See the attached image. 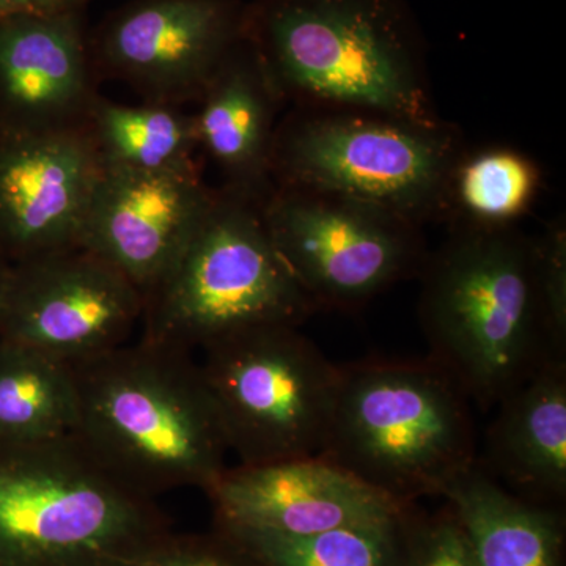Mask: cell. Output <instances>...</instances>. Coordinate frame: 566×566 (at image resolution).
Wrapping results in <instances>:
<instances>
[{
	"instance_id": "1",
	"label": "cell",
	"mask_w": 566,
	"mask_h": 566,
	"mask_svg": "<svg viewBox=\"0 0 566 566\" xmlns=\"http://www.w3.org/2000/svg\"><path fill=\"white\" fill-rule=\"evenodd\" d=\"M428 356L488 412L546 364L551 342L538 290L535 238L516 226L450 223L419 274Z\"/></svg>"
},
{
	"instance_id": "2",
	"label": "cell",
	"mask_w": 566,
	"mask_h": 566,
	"mask_svg": "<svg viewBox=\"0 0 566 566\" xmlns=\"http://www.w3.org/2000/svg\"><path fill=\"white\" fill-rule=\"evenodd\" d=\"M243 36L293 109L441 120L401 0H255Z\"/></svg>"
},
{
	"instance_id": "3",
	"label": "cell",
	"mask_w": 566,
	"mask_h": 566,
	"mask_svg": "<svg viewBox=\"0 0 566 566\" xmlns=\"http://www.w3.org/2000/svg\"><path fill=\"white\" fill-rule=\"evenodd\" d=\"M71 367L73 434L126 490L205 491L226 471L229 441L192 353L139 338Z\"/></svg>"
},
{
	"instance_id": "4",
	"label": "cell",
	"mask_w": 566,
	"mask_h": 566,
	"mask_svg": "<svg viewBox=\"0 0 566 566\" xmlns=\"http://www.w3.org/2000/svg\"><path fill=\"white\" fill-rule=\"evenodd\" d=\"M474 408L430 356L342 364L319 455L400 504L442 497L475 464Z\"/></svg>"
},
{
	"instance_id": "5",
	"label": "cell",
	"mask_w": 566,
	"mask_h": 566,
	"mask_svg": "<svg viewBox=\"0 0 566 566\" xmlns=\"http://www.w3.org/2000/svg\"><path fill=\"white\" fill-rule=\"evenodd\" d=\"M158 543L150 499L76 436L0 442V566H134Z\"/></svg>"
},
{
	"instance_id": "6",
	"label": "cell",
	"mask_w": 566,
	"mask_h": 566,
	"mask_svg": "<svg viewBox=\"0 0 566 566\" xmlns=\"http://www.w3.org/2000/svg\"><path fill=\"white\" fill-rule=\"evenodd\" d=\"M262 205L216 189L191 240L144 297L140 338L193 354L240 331L300 327L318 314L279 255Z\"/></svg>"
},
{
	"instance_id": "7",
	"label": "cell",
	"mask_w": 566,
	"mask_h": 566,
	"mask_svg": "<svg viewBox=\"0 0 566 566\" xmlns=\"http://www.w3.org/2000/svg\"><path fill=\"white\" fill-rule=\"evenodd\" d=\"M460 128L357 111L293 109L279 122L274 185L344 193L423 227L449 222Z\"/></svg>"
},
{
	"instance_id": "8",
	"label": "cell",
	"mask_w": 566,
	"mask_h": 566,
	"mask_svg": "<svg viewBox=\"0 0 566 566\" xmlns=\"http://www.w3.org/2000/svg\"><path fill=\"white\" fill-rule=\"evenodd\" d=\"M202 354L205 382L240 464L319 455L338 365L297 326L251 327L208 345Z\"/></svg>"
},
{
	"instance_id": "9",
	"label": "cell",
	"mask_w": 566,
	"mask_h": 566,
	"mask_svg": "<svg viewBox=\"0 0 566 566\" xmlns=\"http://www.w3.org/2000/svg\"><path fill=\"white\" fill-rule=\"evenodd\" d=\"M279 255L318 312L360 311L428 259L423 227L344 193L275 185L262 205Z\"/></svg>"
},
{
	"instance_id": "10",
	"label": "cell",
	"mask_w": 566,
	"mask_h": 566,
	"mask_svg": "<svg viewBox=\"0 0 566 566\" xmlns=\"http://www.w3.org/2000/svg\"><path fill=\"white\" fill-rule=\"evenodd\" d=\"M144 296L122 271L84 245L11 266L0 305V340L70 365L129 344Z\"/></svg>"
},
{
	"instance_id": "11",
	"label": "cell",
	"mask_w": 566,
	"mask_h": 566,
	"mask_svg": "<svg viewBox=\"0 0 566 566\" xmlns=\"http://www.w3.org/2000/svg\"><path fill=\"white\" fill-rule=\"evenodd\" d=\"M244 11L237 0H133L88 39L93 65L142 102L199 103L243 39Z\"/></svg>"
},
{
	"instance_id": "12",
	"label": "cell",
	"mask_w": 566,
	"mask_h": 566,
	"mask_svg": "<svg viewBox=\"0 0 566 566\" xmlns=\"http://www.w3.org/2000/svg\"><path fill=\"white\" fill-rule=\"evenodd\" d=\"M214 193L199 167L103 169L80 243L114 264L145 297L191 240Z\"/></svg>"
},
{
	"instance_id": "13",
	"label": "cell",
	"mask_w": 566,
	"mask_h": 566,
	"mask_svg": "<svg viewBox=\"0 0 566 566\" xmlns=\"http://www.w3.org/2000/svg\"><path fill=\"white\" fill-rule=\"evenodd\" d=\"M102 170L87 128L0 133V252L11 264L81 245Z\"/></svg>"
},
{
	"instance_id": "14",
	"label": "cell",
	"mask_w": 566,
	"mask_h": 566,
	"mask_svg": "<svg viewBox=\"0 0 566 566\" xmlns=\"http://www.w3.org/2000/svg\"><path fill=\"white\" fill-rule=\"evenodd\" d=\"M222 526L312 535L397 521L405 504L365 485L322 455L238 464L205 490Z\"/></svg>"
},
{
	"instance_id": "15",
	"label": "cell",
	"mask_w": 566,
	"mask_h": 566,
	"mask_svg": "<svg viewBox=\"0 0 566 566\" xmlns=\"http://www.w3.org/2000/svg\"><path fill=\"white\" fill-rule=\"evenodd\" d=\"M98 80L82 11L0 17V133L87 128Z\"/></svg>"
},
{
	"instance_id": "16",
	"label": "cell",
	"mask_w": 566,
	"mask_h": 566,
	"mask_svg": "<svg viewBox=\"0 0 566 566\" xmlns=\"http://www.w3.org/2000/svg\"><path fill=\"white\" fill-rule=\"evenodd\" d=\"M199 104L193 114L199 147L222 174L223 188L264 202L275 186L273 148L283 103L244 36Z\"/></svg>"
},
{
	"instance_id": "17",
	"label": "cell",
	"mask_w": 566,
	"mask_h": 566,
	"mask_svg": "<svg viewBox=\"0 0 566 566\" xmlns=\"http://www.w3.org/2000/svg\"><path fill=\"white\" fill-rule=\"evenodd\" d=\"M475 464L532 504L566 501V360L539 368L497 406Z\"/></svg>"
},
{
	"instance_id": "18",
	"label": "cell",
	"mask_w": 566,
	"mask_h": 566,
	"mask_svg": "<svg viewBox=\"0 0 566 566\" xmlns=\"http://www.w3.org/2000/svg\"><path fill=\"white\" fill-rule=\"evenodd\" d=\"M442 497L463 528L476 566H562L564 513L532 504L474 464Z\"/></svg>"
},
{
	"instance_id": "19",
	"label": "cell",
	"mask_w": 566,
	"mask_h": 566,
	"mask_svg": "<svg viewBox=\"0 0 566 566\" xmlns=\"http://www.w3.org/2000/svg\"><path fill=\"white\" fill-rule=\"evenodd\" d=\"M103 169L181 170L197 167L196 117L170 104H120L99 95L87 120Z\"/></svg>"
},
{
	"instance_id": "20",
	"label": "cell",
	"mask_w": 566,
	"mask_h": 566,
	"mask_svg": "<svg viewBox=\"0 0 566 566\" xmlns=\"http://www.w3.org/2000/svg\"><path fill=\"white\" fill-rule=\"evenodd\" d=\"M77 427V387L70 364L31 346L0 340V442L48 441Z\"/></svg>"
},
{
	"instance_id": "21",
	"label": "cell",
	"mask_w": 566,
	"mask_h": 566,
	"mask_svg": "<svg viewBox=\"0 0 566 566\" xmlns=\"http://www.w3.org/2000/svg\"><path fill=\"white\" fill-rule=\"evenodd\" d=\"M542 182L526 153L501 145L465 148L450 178L449 223L513 227L534 207Z\"/></svg>"
},
{
	"instance_id": "22",
	"label": "cell",
	"mask_w": 566,
	"mask_h": 566,
	"mask_svg": "<svg viewBox=\"0 0 566 566\" xmlns=\"http://www.w3.org/2000/svg\"><path fill=\"white\" fill-rule=\"evenodd\" d=\"M400 517L381 526L335 528L312 535L222 527L262 566H397Z\"/></svg>"
},
{
	"instance_id": "23",
	"label": "cell",
	"mask_w": 566,
	"mask_h": 566,
	"mask_svg": "<svg viewBox=\"0 0 566 566\" xmlns=\"http://www.w3.org/2000/svg\"><path fill=\"white\" fill-rule=\"evenodd\" d=\"M397 566H476L452 509L433 515L406 506L398 521Z\"/></svg>"
},
{
	"instance_id": "24",
	"label": "cell",
	"mask_w": 566,
	"mask_h": 566,
	"mask_svg": "<svg viewBox=\"0 0 566 566\" xmlns=\"http://www.w3.org/2000/svg\"><path fill=\"white\" fill-rule=\"evenodd\" d=\"M543 316L558 356L566 357V221L557 216L535 237Z\"/></svg>"
},
{
	"instance_id": "25",
	"label": "cell",
	"mask_w": 566,
	"mask_h": 566,
	"mask_svg": "<svg viewBox=\"0 0 566 566\" xmlns=\"http://www.w3.org/2000/svg\"><path fill=\"white\" fill-rule=\"evenodd\" d=\"M134 566H262L226 535V546L188 545L161 546L158 543L150 553Z\"/></svg>"
},
{
	"instance_id": "26",
	"label": "cell",
	"mask_w": 566,
	"mask_h": 566,
	"mask_svg": "<svg viewBox=\"0 0 566 566\" xmlns=\"http://www.w3.org/2000/svg\"><path fill=\"white\" fill-rule=\"evenodd\" d=\"M18 11L28 13L55 14L82 11L91 0H14Z\"/></svg>"
},
{
	"instance_id": "27",
	"label": "cell",
	"mask_w": 566,
	"mask_h": 566,
	"mask_svg": "<svg viewBox=\"0 0 566 566\" xmlns=\"http://www.w3.org/2000/svg\"><path fill=\"white\" fill-rule=\"evenodd\" d=\"M11 266L13 264L0 252V305H2L3 294H6L7 283H9Z\"/></svg>"
},
{
	"instance_id": "28",
	"label": "cell",
	"mask_w": 566,
	"mask_h": 566,
	"mask_svg": "<svg viewBox=\"0 0 566 566\" xmlns=\"http://www.w3.org/2000/svg\"><path fill=\"white\" fill-rule=\"evenodd\" d=\"M18 13L17 2L14 0H0V17Z\"/></svg>"
}]
</instances>
